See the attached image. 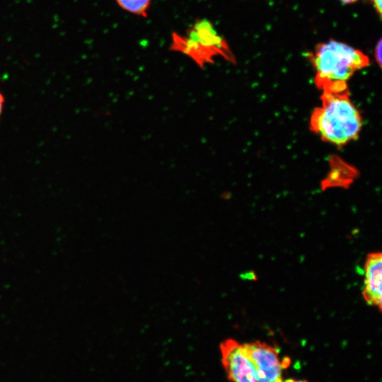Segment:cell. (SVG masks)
Returning <instances> with one entry per match:
<instances>
[{
  "label": "cell",
  "instance_id": "12",
  "mask_svg": "<svg viewBox=\"0 0 382 382\" xmlns=\"http://www.w3.org/2000/svg\"><path fill=\"white\" fill-rule=\"evenodd\" d=\"M282 382H306L304 381H296V380H294V379H288V380H286L284 381H282Z\"/></svg>",
  "mask_w": 382,
  "mask_h": 382
},
{
  "label": "cell",
  "instance_id": "6",
  "mask_svg": "<svg viewBox=\"0 0 382 382\" xmlns=\"http://www.w3.org/2000/svg\"><path fill=\"white\" fill-rule=\"evenodd\" d=\"M362 295L366 302L381 311L382 307V254L369 253L364 265V279Z\"/></svg>",
  "mask_w": 382,
  "mask_h": 382
},
{
  "label": "cell",
  "instance_id": "5",
  "mask_svg": "<svg viewBox=\"0 0 382 382\" xmlns=\"http://www.w3.org/2000/svg\"><path fill=\"white\" fill-rule=\"evenodd\" d=\"M245 350L255 363L260 382H282V369L290 361L280 359L279 351L265 342L256 341L243 344Z\"/></svg>",
  "mask_w": 382,
  "mask_h": 382
},
{
  "label": "cell",
  "instance_id": "9",
  "mask_svg": "<svg viewBox=\"0 0 382 382\" xmlns=\"http://www.w3.org/2000/svg\"><path fill=\"white\" fill-rule=\"evenodd\" d=\"M374 7L375 8L376 12L379 14V16L381 17V6H382V3H381V0H369Z\"/></svg>",
  "mask_w": 382,
  "mask_h": 382
},
{
  "label": "cell",
  "instance_id": "11",
  "mask_svg": "<svg viewBox=\"0 0 382 382\" xmlns=\"http://www.w3.org/2000/svg\"><path fill=\"white\" fill-rule=\"evenodd\" d=\"M340 1H342L345 4H352V3L356 2L358 0H340Z\"/></svg>",
  "mask_w": 382,
  "mask_h": 382
},
{
  "label": "cell",
  "instance_id": "4",
  "mask_svg": "<svg viewBox=\"0 0 382 382\" xmlns=\"http://www.w3.org/2000/svg\"><path fill=\"white\" fill-rule=\"evenodd\" d=\"M221 359L231 382H260L257 367L243 344L227 339L220 345Z\"/></svg>",
  "mask_w": 382,
  "mask_h": 382
},
{
  "label": "cell",
  "instance_id": "3",
  "mask_svg": "<svg viewBox=\"0 0 382 382\" xmlns=\"http://www.w3.org/2000/svg\"><path fill=\"white\" fill-rule=\"evenodd\" d=\"M170 49L187 55L201 68L213 63L219 56L230 62H236L226 40L207 19L195 21L185 35L173 33Z\"/></svg>",
  "mask_w": 382,
  "mask_h": 382
},
{
  "label": "cell",
  "instance_id": "1",
  "mask_svg": "<svg viewBox=\"0 0 382 382\" xmlns=\"http://www.w3.org/2000/svg\"><path fill=\"white\" fill-rule=\"evenodd\" d=\"M321 105L313 110L311 129L320 139L337 147L356 140L362 127V117L352 102L349 90L322 91Z\"/></svg>",
  "mask_w": 382,
  "mask_h": 382
},
{
  "label": "cell",
  "instance_id": "10",
  "mask_svg": "<svg viewBox=\"0 0 382 382\" xmlns=\"http://www.w3.org/2000/svg\"><path fill=\"white\" fill-rule=\"evenodd\" d=\"M4 104H5L4 96L2 94V93L0 91V120H1L2 113H3Z\"/></svg>",
  "mask_w": 382,
  "mask_h": 382
},
{
  "label": "cell",
  "instance_id": "7",
  "mask_svg": "<svg viewBox=\"0 0 382 382\" xmlns=\"http://www.w3.org/2000/svg\"><path fill=\"white\" fill-rule=\"evenodd\" d=\"M123 10L131 13L146 17L151 4V0H116Z\"/></svg>",
  "mask_w": 382,
  "mask_h": 382
},
{
  "label": "cell",
  "instance_id": "8",
  "mask_svg": "<svg viewBox=\"0 0 382 382\" xmlns=\"http://www.w3.org/2000/svg\"><path fill=\"white\" fill-rule=\"evenodd\" d=\"M381 40L380 39L376 44L375 49V58L376 62L378 64L379 66H381Z\"/></svg>",
  "mask_w": 382,
  "mask_h": 382
},
{
  "label": "cell",
  "instance_id": "2",
  "mask_svg": "<svg viewBox=\"0 0 382 382\" xmlns=\"http://www.w3.org/2000/svg\"><path fill=\"white\" fill-rule=\"evenodd\" d=\"M308 57L316 72L314 83L322 91L349 90L350 78L369 64V57L361 51L334 40L319 43Z\"/></svg>",
  "mask_w": 382,
  "mask_h": 382
}]
</instances>
